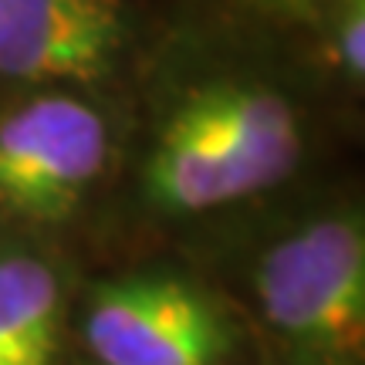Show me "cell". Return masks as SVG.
Returning a JSON list of instances; mask_svg holds the SVG:
<instances>
[{
    "label": "cell",
    "instance_id": "6da1fadb",
    "mask_svg": "<svg viewBox=\"0 0 365 365\" xmlns=\"http://www.w3.org/2000/svg\"><path fill=\"white\" fill-rule=\"evenodd\" d=\"M301 159V122L261 85L220 81L182 98L145 159V193L163 210L200 213L271 190Z\"/></svg>",
    "mask_w": 365,
    "mask_h": 365
},
{
    "label": "cell",
    "instance_id": "7a4b0ae2",
    "mask_svg": "<svg viewBox=\"0 0 365 365\" xmlns=\"http://www.w3.org/2000/svg\"><path fill=\"white\" fill-rule=\"evenodd\" d=\"M264 322L304 365H362L365 234L359 217L314 220L254 271Z\"/></svg>",
    "mask_w": 365,
    "mask_h": 365
},
{
    "label": "cell",
    "instance_id": "3957f363",
    "mask_svg": "<svg viewBox=\"0 0 365 365\" xmlns=\"http://www.w3.org/2000/svg\"><path fill=\"white\" fill-rule=\"evenodd\" d=\"M108 132L71 95H44L0 118V210L21 220L71 217L98 180Z\"/></svg>",
    "mask_w": 365,
    "mask_h": 365
},
{
    "label": "cell",
    "instance_id": "277c9868",
    "mask_svg": "<svg viewBox=\"0 0 365 365\" xmlns=\"http://www.w3.org/2000/svg\"><path fill=\"white\" fill-rule=\"evenodd\" d=\"M85 339L98 365H223L234 349L213 298L180 277H125L98 287Z\"/></svg>",
    "mask_w": 365,
    "mask_h": 365
},
{
    "label": "cell",
    "instance_id": "5b68a950",
    "mask_svg": "<svg viewBox=\"0 0 365 365\" xmlns=\"http://www.w3.org/2000/svg\"><path fill=\"white\" fill-rule=\"evenodd\" d=\"M125 41L122 0H0V75L95 81Z\"/></svg>",
    "mask_w": 365,
    "mask_h": 365
},
{
    "label": "cell",
    "instance_id": "8992f818",
    "mask_svg": "<svg viewBox=\"0 0 365 365\" xmlns=\"http://www.w3.org/2000/svg\"><path fill=\"white\" fill-rule=\"evenodd\" d=\"M61 284L41 257H0V365H54Z\"/></svg>",
    "mask_w": 365,
    "mask_h": 365
},
{
    "label": "cell",
    "instance_id": "52a82bcc",
    "mask_svg": "<svg viewBox=\"0 0 365 365\" xmlns=\"http://www.w3.org/2000/svg\"><path fill=\"white\" fill-rule=\"evenodd\" d=\"M339 54L349 78H362L365 71V7L362 0H345L339 17Z\"/></svg>",
    "mask_w": 365,
    "mask_h": 365
},
{
    "label": "cell",
    "instance_id": "ba28073f",
    "mask_svg": "<svg viewBox=\"0 0 365 365\" xmlns=\"http://www.w3.org/2000/svg\"><path fill=\"white\" fill-rule=\"evenodd\" d=\"M281 4H291V7H298V4H304V0H281Z\"/></svg>",
    "mask_w": 365,
    "mask_h": 365
}]
</instances>
